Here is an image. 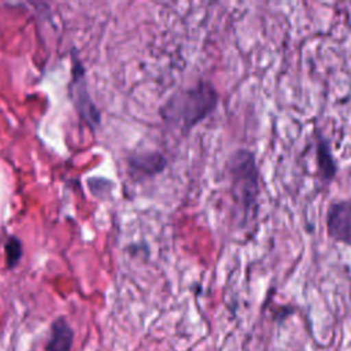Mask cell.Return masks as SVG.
<instances>
[{"mask_svg": "<svg viewBox=\"0 0 351 351\" xmlns=\"http://www.w3.org/2000/svg\"><path fill=\"white\" fill-rule=\"evenodd\" d=\"M128 163L132 176L141 180L160 174L167 167V158L159 151H145L132 155Z\"/></svg>", "mask_w": 351, "mask_h": 351, "instance_id": "4", "label": "cell"}, {"mask_svg": "<svg viewBox=\"0 0 351 351\" xmlns=\"http://www.w3.org/2000/svg\"><path fill=\"white\" fill-rule=\"evenodd\" d=\"M326 233L336 241L351 247V202L335 200L326 211Z\"/></svg>", "mask_w": 351, "mask_h": 351, "instance_id": "3", "label": "cell"}, {"mask_svg": "<svg viewBox=\"0 0 351 351\" xmlns=\"http://www.w3.org/2000/svg\"><path fill=\"white\" fill-rule=\"evenodd\" d=\"M225 171L232 202L245 225L256 213L261 196V177L255 154L247 148L233 151L225 163Z\"/></svg>", "mask_w": 351, "mask_h": 351, "instance_id": "2", "label": "cell"}, {"mask_svg": "<svg viewBox=\"0 0 351 351\" xmlns=\"http://www.w3.org/2000/svg\"><path fill=\"white\" fill-rule=\"evenodd\" d=\"M22 254V245L16 237H11L5 244V258L8 266L16 265Z\"/></svg>", "mask_w": 351, "mask_h": 351, "instance_id": "7", "label": "cell"}, {"mask_svg": "<svg viewBox=\"0 0 351 351\" xmlns=\"http://www.w3.org/2000/svg\"><path fill=\"white\" fill-rule=\"evenodd\" d=\"M73 341V332L64 319H58L52 325V335L48 341V351H69Z\"/></svg>", "mask_w": 351, "mask_h": 351, "instance_id": "6", "label": "cell"}, {"mask_svg": "<svg viewBox=\"0 0 351 351\" xmlns=\"http://www.w3.org/2000/svg\"><path fill=\"white\" fill-rule=\"evenodd\" d=\"M219 103V93L208 80H199L193 85L174 90L159 108L163 122L171 129L188 134L207 117Z\"/></svg>", "mask_w": 351, "mask_h": 351, "instance_id": "1", "label": "cell"}, {"mask_svg": "<svg viewBox=\"0 0 351 351\" xmlns=\"http://www.w3.org/2000/svg\"><path fill=\"white\" fill-rule=\"evenodd\" d=\"M315 160L318 177L322 182H330L337 174L336 159L332 154L330 144L324 134L317 136L315 141Z\"/></svg>", "mask_w": 351, "mask_h": 351, "instance_id": "5", "label": "cell"}]
</instances>
